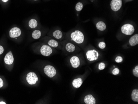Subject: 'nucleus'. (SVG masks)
I'll list each match as a JSON object with an SVG mask.
<instances>
[{
  "mask_svg": "<svg viewBox=\"0 0 138 104\" xmlns=\"http://www.w3.org/2000/svg\"><path fill=\"white\" fill-rule=\"evenodd\" d=\"M71 39L77 44H82L84 40V35L81 31L75 30L70 35Z\"/></svg>",
  "mask_w": 138,
  "mask_h": 104,
  "instance_id": "f257e3e1",
  "label": "nucleus"
},
{
  "mask_svg": "<svg viewBox=\"0 0 138 104\" xmlns=\"http://www.w3.org/2000/svg\"><path fill=\"white\" fill-rule=\"evenodd\" d=\"M129 43L131 46H136L138 44V34H134L130 38Z\"/></svg>",
  "mask_w": 138,
  "mask_h": 104,
  "instance_id": "f8f14e48",
  "label": "nucleus"
},
{
  "mask_svg": "<svg viewBox=\"0 0 138 104\" xmlns=\"http://www.w3.org/2000/svg\"><path fill=\"white\" fill-rule=\"evenodd\" d=\"M86 55L88 60L89 61H93L98 59L99 54L96 50H90L87 51Z\"/></svg>",
  "mask_w": 138,
  "mask_h": 104,
  "instance_id": "7ed1b4c3",
  "label": "nucleus"
},
{
  "mask_svg": "<svg viewBox=\"0 0 138 104\" xmlns=\"http://www.w3.org/2000/svg\"><path fill=\"white\" fill-rule=\"evenodd\" d=\"M5 104V102H0V104Z\"/></svg>",
  "mask_w": 138,
  "mask_h": 104,
  "instance_id": "c756f323",
  "label": "nucleus"
},
{
  "mask_svg": "<svg viewBox=\"0 0 138 104\" xmlns=\"http://www.w3.org/2000/svg\"><path fill=\"white\" fill-rule=\"evenodd\" d=\"M4 62L8 65H11L13 63V56L11 51H10L6 54L4 58Z\"/></svg>",
  "mask_w": 138,
  "mask_h": 104,
  "instance_id": "1a4fd4ad",
  "label": "nucleus"
},
{
  "mask_svg": "<svg viewBox=\"0 0 138 104\" xmlns=\"http://www.w3.org/2000/svg\"><path fill=\"white\" fill-rule=\"evenodd\" d=\"M96 27L97 29L100 31H104L106 28V24L103 21H99L97 23Z\"/></svg>",
  "mask_w": 138,
  "mask_h": 104,
  "instance_id": "4468645a",
  "label": "nucleus"
},
{
  "mask_svg": "<svg viewBox=\"0 0 138 104\" xmlns=\"http://www.w3.org/2000/svg\"><path fill=\"white\" fill-rule=\"evenodd\" d=\"M41 34V32L40 30H35L32 33V37L34 39H38L40 37Z\"/></svg>",
  "mask_w": 138,
  "mask_h": 104,
  "instance_id": "a211bd4d",
  "label": "nucleus"
},
{
  "mask_svg": "<svg viewBox=\"0 0 138 104\" xmlns=\"http://www.w3.org/2000/svg\"><path fill=\"white\" fill-rule=\"evenodd\" d=\"M21 34V30L18 27H13L11 29L9 33L10 37L11 38H16L20 36Z\"/></svg>",
  "mask_w": 138,
  "mask_h": 104,
  "instance_id": "6e6552de",
  "label": "nucleus"
},
{
  "mask_svg": "<svg viewBox=\"0 0 138 104\" xmlns=\"http://www.w3.org/2000/svg\"><path fill=\"white\" fill-rule=\"evenodd\" d=\"M120 73V70L118 68H115L113 70L112 73L114 75H117Z\"/></svg>",
  "mask_w": 138,
  "mask_h": 104,
  "instance_id": "393cba45",
  "label": "nucleus"
},
{
  "mask_svg": "<svg viewBox=\"0 0 138 104\" xmlns=\"http://www.w3.org/2000/svg\"><path fill=\"white\" fill-rule=\"evenodd\" d=\"M134 75L136 77H138V66H136L133 70Z\"/></svg>",
  "mask_w": 138,
  "mask_h": 104,
  "instance_id": "4be33fe9",
  "label": "nucleus"
},
{
  "mask_svg": "<svg viewBox=\"0 0 138 104\" xmlns=\"http://www.w3.org/2000/svg\"><path fill=\"white\" fill-rule=\"evenodd\" d=\"M8 0H2V1L4 2V3H6V2H8Z\"/></svg>",
  "mask_w": 138,
  "mask_h": 104,
  "instance_id": "c85d7f7f",
  "label": "nucleus"
},
{
  "mask_svg": "<svg viewBox=\"0 0 138 104\" xmlns=\"http://www.w3.org/2000/svg\"><path fill=\"white\" fill-rule=\"evenodd\" d=\"M35 0L36 1V0Z\"/></svg>",
  "mask_w": 138,
  "mask_h": 104,
  "instance_id": "7c9ffc66",
  "label": "nucleus"
},
{
  "mask_svg": "<svg viewBox=\"0 0 138 104\" xmlns=\"http://www.w3.org/2000/svg\"><path fill=\"white\" fill-rule=\"evenodd\" d=\"M26 80L28 83L32 85L35 84L38 80L37 75L34 72H30L27 74Z\"/></svg>",
  "mask_w": 138,
  "mask_h": 104,
  "instance_id": "423d86ee",
  "label": "nucleus"
},
{
  "mask_svg": "<svg viewBox=\"0 0 138 104\" xmlns=\"http://www.w3.org/2000/svg\"><path fill=\"white\" fill-rule=\"evenodd\" d=\"M4 85V82L2 79L0 78V88L2 87Z\"/></svg>",
  "mask_w": 138,
  "mask_h": 104,
  "instance_id": "cd10ccee",
  "label": "nucleus"
},
{
  "mask_svg": "<svg viewBox=\"0 0 138 104\" xmlns=\"http://www.w3.org/2000/svg\"><path fill=\"white\" fill-rule=\"evenodd\" d=\"M54 37L56 39H61L62 37V33L61 31L59 30H56L54 31L53 34Z\"/></svg>",
  "mask_w": 138,
  "mask_h": 104,
  "instance_id": "f3484780",
  "label": "nucleus"
},
{
  "mask_svg": "<svg viewBox=\"0 0 138 104\" xmlns=\"http://www.w3.org/2000/svg\"><path fill=\"white\" fill-rule=\"evenodd\" d=\"M82 83V80L81 78H79L77 79H74V80L73 81V86L76 88H78L81 87Z\"/></svg>",
  "mask_w": 138,
  "mask_h": 104,
  "instance_id": "ddd939ff",
  "label": "nucleus"
},
{
  "mask_svg": "<svg viewBox=\"0 0 138 104\" xmlns=\"http://www.w3.org/2000/svg\"><path fill=\"white\" fill-rule=\"evenodd\" d=\"M65 49L69 52H73L75 50V46L72 43H68L66 45Z\"/></svg>",
  "mask_w": 138,
  "mask_h": 104,
  "instance_id": "2eb2a0df",
  "label": "nucleus"
},
{
  "mask_svg": "<svg viewBox=\"0 0 138 104\" xmlns=\"http://www.w3.org/2000/svg\"><path fill=\"white\" fill-rule=\"evenodd\" d=\"M84 102L86 104H95L96 100L91 95H88L86 96L84 99Z\"/></svg>",
  "mask_w": 138,
  "mask_h": 104,
  "instance_id": "9b49d317",
  "label": "nucleus"
},
{
  "mask_svg": "<svg viewBox=\"0 0 138 104\" xmlns=\"http://www.w3.org/2000/svg\"><path fill=\"white\" fill-rule=\"evenodd\" d=\"M38 25L37 21L36 20L34 19H32L30 20L29 22V27L34 29L37 27Z\"/></svg>",
  "mask_w": 138,
  "mask_h": 104,
  "instance_id": "6ab92c4d",
  "label": "nucleus"
},
{
  "mask_svg": "<svg viewBox=\"0 0 138 104\" xmlns=\"http://www.w3.org/2000/svg\"><path fill=\"white\" fill-rule=\"evenodd\" d=\"M48 44L49 46H51L54 48L57 47L58 46V43L57 41L54 39H51L48 42Z\"/></svg>",
  "mask_w": 138,
  "mask_h": 104,
  "instance_id": "aec40b11",
  "label": "nucleus"
},
{
  "mask_svg": "<svg viewBox=\"0 0 138 104\" xmlns=\"http://www.w3.org/2000/svg\"><path fill=\"white\" fill-rule=\"evenodd\" d=\"M98 46L99 47V48L101 49H104L106 46V43L103 42H99L98 44Z\"/></svg>",
  "mask_w": 138,
  "mask_h": 104,
  "instance_id": "5701e85b",
  "label": "nucleus"
},
{
  "mask_svg": "<svg viewBox=\"0 0 138 104\" xmlns=\"http://www.w3.org/2000/svg\"><path fill=\"white\" fill-rule=\"evenodd\" d=\"M70 62L72 67L74 68H77L80 65V60L77 56H73L70 58Z\"/></svg>",
  "mask_w": 138,
  "mask_h": 104,
  "instance_id": "9d476101",
  "label": "nucleus"
},
{
  "mask_svg": "<svg viewBox=\"0 0 138 104\" xmlns=\"http://www.w3.org/2000/svg\"><path fill=\"white\" fill-rule=\"evenodd\" d=\"M83 8V5L82 3L79 2L76 4L75 9L77 11H80L82 10Z\"/></svg>",
  "mask_w": 138,
  "mask_h": 104,
  "instance_id": "412c9836",
  "label": "nucleus"
},
{
  "mask_svg": "<svg viewBox=\"0 0 138 104\" xmlns=\"http://www.w3.org/2000/svg\"><path fill=\"white\" fill-rule=\"evenodd\" d=\"M131 99L135 102H138V90L135 89L131 93Z\"/></svg>",
  "mask_w": 138,
  "mask_h": 104,
  "instance_id": "dca6fc26",
  "label": "nucleus"
},
{
  "mask_svg": "<svg viewBox=\"0 0 138 104\" xmlns=\"http://www.w3.org/2000/svg\"><path fill=\"white\" fill-rule=\"evenodd\" d=\"M123 61V58L121 56H117L116 58H115V62H116L117 63H121Z\"/></svg>",
  "mask_w": 138,
  "mask_h": 104,
  "instance_id": "a878e982",
  "label": "nucleus"
},
{
  "mask_svg": "<svg viewBox=\"0 0 138 104\" xmlns=\"http://www.w3.org/2000/svg\"><path fill=\"white\" fill-rule=\"evenodd\" d=\"M134 31V28L131 24H125L121 27L122 32L126 35H131L133 34Z\"/></svg>",
  "mask_w": 138,
  "mask_h": 104,
  "instance_id": "f03ea898",
  "label": "nucleus"
},
{
  "mask_svg": "<svg viewBox=\"0 0 138 104\" xmlns=\"http://www.w3.org/2000/svg\"><path fill=\"white\" fill-rule=\"evenodd\" d=\"M110 5L112 10L116 12L121 8L122 5V0H112Z\"/></svg>",
  "mask_w": 138,
  "mask_h": 104,
  "instance_id": "39448f33",
  "label": "nucleus"
},
{
  "mask_svg": "<svg viewBox=\"0 0 138 104\" xmlns=\"http://www.w3.org/2000/svg\"><path fill=\"white\" fill-rule=\"evenodd\" d=\"M44 72L45 75L50 78H53L56 75V71L54 67L51 65H47L44 68Z\"/></svg>",
  "mask_w": 138,
  "mask_h": 104,
  "instance_id": "20e7f679",
  "label": "nucleus"
},
{
  "mask_svg": "<svg viewBox=\"0 0 138 104\" xmlns=\"http://www.w3.org/2000/svg\"><path fill=\"white\" fill-rule=\"evenodd\" d=\"M106 68V65L103 63H101L98 65V68L100 70H103Z\"/></svg>",
  "mask_w": 138,
  "mask_h": 104,
  "instance_id": "b1692460",
  "label": "nucleus"
},
{
  "mask_svg": "<svg viewBox=\"0 0 138 104\" xmlns=\"http://www.w3.org/2000/svg\"><path fill=\"white\" fill-rule=\"evenodd\" d=\"M4 48L3 46L0 45V55L1 54L4 52Z\"/></svg>",
  "mask_w": 138,
  "mask_h": 104,
  "instance_id": "bb28decb",
  "label": "nucleus"
},
{
  "mask_svg": "<svg viewBox=\"0 0 138 104\" xmlns=\"http://www.w3.org/2000/svg\"><path fill=\"white\" fill-rule=\"evenodd\" d=\"M41 53L44 56H49L52 53L53 51L50 46L44 45L41 48Z\"/></svg>",
  "mask_w": 138,
  "mask_h": 104,
  "instance_id": "0eeeda50",
  "label": "nucleus"
}]
</instances>
